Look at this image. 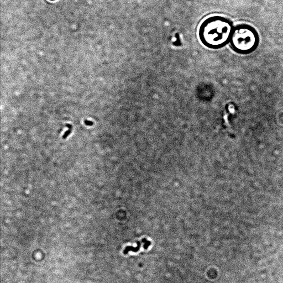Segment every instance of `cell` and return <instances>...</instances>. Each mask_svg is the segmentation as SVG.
I'll list each match as a JSON object with an SVG mask.
<instances>
[{
    "mask_svg": "<svg viewBox=\"0 0 283 283\" xmlns=\"http://www.w3.org/2000/svg\"><path fill=\"white\" fill-rule=\"evenodd\" d=\"M233 28L232 22L227 18L212 16L203 20L200 25L199 38L207 48L221 49L230 44Z\"/></svg>",
    "mask_w": 283,
    "mask_h": 283,
    "instance_id": "cell-1",
    "label": "cell"
},
{
    "mask_svg": "<svg viewBox=\"0 0 283 283\" xmlns=\"http://www.w3.org/2000/svg\"><path fill=\"white\" fill-rule=\"evenodd\" d=\"M230 44L233 51L240 54H249L259 44V35L251 25L242 23L234 26Z\"/></svg>",
    "mask_w": 283,
    "mask_h": 283,
    "instance_id": "cell-2",
    "label": "cell"
},
{
    "mask_svg": "<svg viewBox=\"0 0 283 283\" xmlns=\"http://www.w3.org/2000/svg\"><path fill=\"white\" fill-rule=\"evenodd\" d=\"M137 245L136 247H133V246H128L125 248L124 250L123 251V253L124 254H127L130 252H138L140 248L142 247V245L143 246V248L144 249H147L148 247L151 245V242L147 240V239L143 238L140 241H138L137 242Z\"/></svg>",
    "mask_w": 283,
    "mask_h": 283,
    "instance_id": "cell-3",
    "label": "cell"
},
{
    "mask_svg": "<svg viewBox=\"0 0 283 283\" xmlns=\"http://www.w3.org/2000/svg\"><path fill=\"white\" fill-rule=\"evenodd\" d=\"M70 132H71V131H70V130H69V131H67V132H66L65 133V134H64V136H63V138H64V139H65V138H66V137H68V135L69 134V133H70Z\"/></svg>",
    "mask_w": 283,
    "mask_h": 283,
    "instance_id": "cell-4",
    "label": "cell"
},
{
    "mask_svg": "<svg viewBox=\"0 0 283 283\" xmlns=\"http://www.w3.org/2000/svg\"><path fill=\"white\" fill-rule=\"evenodd\" d=\"M85 123L86 124V125H87V126H91L90 124V123H91V124H92V122H90V121H87V120H86V121L85 122Z\"/></svg>",
    "mask_w": 283,
    "mask_h": 283,
    "instance_id": "cell-5",
    "label": "cell"
},
{
    "mask_svg": "<svg viewBox=\"0 0 283 283\" xmlns=\"http://www.w3.org/2000/svg\"><path fill=\"white\" fill-rule=\"evenodd\" d=\"M49 1H51V2H54L55 1H57V0H49Z\"/></svg>",
    "mask_w": 283,
    "mask_h": 283,
    "instance_id": "cell-6",
    "label": "cell"
}]
</instances>
